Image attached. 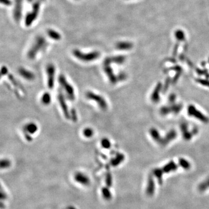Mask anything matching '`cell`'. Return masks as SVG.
<instances>
[{
  "label": "cell",
  "instance_id": "obj_19",
  "mask_svg": "<svg viewBox=\"0 0 209 209\" xmlns=\"http://www.w3.org/2000/svg\"><path fill=\"white\" fill-rule=\"evenodd\" d=\"M124 159V156L123 154H119L116 156V158L112 161V165L114 166H117Z\"/></svg>",
  "mask_w": 209,
  "mask_h": 209
},
{
  "label": "cell",
  "instance_id": "obj_30",
  "mask_svg": "<svg viewBox=\"0 0 209 209\" xmlns=\"http://www.w3.org/2000/svg\"><path fill=\"white\" fill-rule=\"evenodd\" d=\"M1 1L3 4L7 6H10L12 4V2L10 1V0H1Z\"/></svg>",
  "mask_w": 209,
  "mask_h": 209
},
{
  "label": "cell",
  "instance_id": "obj_20",
  "mask_svg": "<svg viewBox=\"0 0 209 209\" xmlns=\"http://www.w3.org/2000/svg\"><path fill=\"white\" fill-rule=\"evenodd\" d=\"M48 34L50 37V38L55 40H59L61 38V36L60 35V34L54 30H49L48 31Z\"/></svg>",
  "mask_w": 209,
  "mask_h": 209
},
{
  "label": "cell",
  "instance_id": "obj_10",
  "mask_svg": "<svg viewBox=\"0 0 209 209\" xmlns=\"http://www.w3.org/2000/svg\"><path fill=\"white\" fill-rule=\"evenodd\" d=\"M39 3H36L34 5V9L33 11L30 13L29 15H27V16H26V26H30L31 23L36 19L37 16L38 15V13L39 11Z\"/></svg>",
  "mask_w": 209,
  "mask_h": 209
},
{
  "label": "cell",
  "instance_id": "obj_14",
  "mask_svg": "<svg viewBox=\"0 0 209 209\" xmlns=\"http://www.w3.org/2000/svg\"><path fill=\"white\" fill-rule=\"evenodd\" d=\"M161 89V83H159L155 88L151 96V99L153 102H158L159 100V92Z\"/></svg>",
  "mask_w": 209,
  "mask_h": 209
},
{
  "label": "cell",
  "instance_id": "obj_25",
  "mask_svg": "<svg viewBox=\"0 0 209 209\" xmlns=\"http://www.w3.org/2000/svg\"><path fill=\"white\" fill-rule=\"evenodd\" d=\"M175 37L176 38L180 41H182L185 39V34L183 31L181 30H178L176 31L175 33Z\"/></svg>",
  "mask_w": 209,
  "mask_h": 209
},
{
  "label": "cell",
  "instance_id": "obj_22",
  "mask_svg": "<svg viewBox=\"0 0 209 209\" xmlns=\"http://www.w3.org/2000/svg\"><path fill=\"white\" fill-rule=\"evenodd\" d=\"M153 173L154 174V176H156V177L157 178V179L158 180V181L160 184L162 183V176H163V171L162 170L159 169H154L153 171Z\"/></svg>",
  "mask_w": 209,
  "mask_h": 209
},
{
  "label": "cell",
  "instance_id": "obj_24",
  "mask_svg": "<svg viewBox=\"0 0 209 209\" xmlns=\"http://www.w3.org/2000/svg\"><path fill=\"white\" fill-rule=\"evenodd\" d=\"M179 163H180V165L184 169H186V170H188L189 169H190V167H191V165L190 163L187 161H186L185 159H180L179 160Z\"/></svg>",
  "mask_w": 209,
  "mask_h": 209
},
{
  "label": "cell",
  "instance_id": "obj_26",
  "mask_svg": "<svg viewBox=\"0 0 209 209\" xmlns=\"http://www.w3.org/2000/svg\"><path fill=\"white\" fill-rule=\"evenodd\" d=\"M101 146L104 148H109L111 147V142L108 138H103L100 141Z\"/></svg>",
  "mask_w": 209,
  "mask_h": 209
},
{
  "label": "cell",
  "instance_id": "obj_15",
  "mask_svg": "<svg viewBox=\"0 0 209 209\" xmlns=\"http://www.w3.org/2000/svg\"><path fill=\"white\" fill-rule=\"evenodd\" d=\"M75 179L77 182L81 183L83 184H87L89 182V180H88V177L86 176H85L84 174H83L82 173H78L76 174Z\"/></svg>",
  "mask_w": 209,
  "mask_h": 209
},
{
  "label": "cell",
  "instance_id": "obj_21",
  "mask_svg": "<svg viewBox=\"0 0 209 209\" xmlns=\"http://www.w3.org/2000/svg\"><path fill=\"white\" fill-rule=\"evenodd\" d=\"M150 134L151 136L152 137V138L154 139V140H155L156 141H157L158 142L161 143V137L158 133V131H157V130L154 129V128H152L150 130Z\"/></svg>",
  "mask_w": 209,
  "mask_h": 209
},
{
  "label": "cell",
  "instance_id": "obj_3",
  "mask_svg": "<svg viewBox=\"0 0 209 209\" xmlns=\"http://www.w3.org/2000/svg\"><path fill=\"white\" fill-rule=\"evenodd\" d=\"M85 97L87 99L95 102L99 108L102 111H106L108 108V104L106 100L102 96L97 94L94 92L89 91L85 93Z\"/></svg>",
  "mask_w": 209,
  "mask_h": 209
},
{
  "label": "cell",
  "instance_id": "obj_29",
  "mask_svg": "<svg viewBox=\"0 0 209 209\" xmlns=\"http://www.w3.org/2000/svg\"><path fill=\"white\" fill-rule=\"evenodd\" d=\"M197 81L201 84V85H203L206 87H209V81L207 80H203V79H198L197 80Z\"/></svg>",
  "mask_w": 209,
  "mask_h": 209
},
{
  "label": "cell",
  "instance_id": "obj_17",
  "mask_svg": "<svg viewBox=\"0 0 209 209\" xmlns=\"http://www.w3.org/2000/svg\"><path fill=\"white\" fill-rule=\"evenodd\" d=\"M177 169V166L175 164L174 162H170L169 163L167 164L163 168V173H170V171H174Z\"/></svg>",
  "mask_w": 209,
  "mask_h": 209
},
{
  "label": "cell",
  "instance_id": "obj_1",
  "mask_svg": "<svg viewBox=\"0 0 209 209\" xmlns=\"http://www.w3.org/2000/svg\"><path fill=\"white\" fill-rule=\"evenodd\" d=\"M73 56L80 61L84 62H90L94 61L100 57V53L98 51L91 52L89 53H85L79 49H74L73 51Z\"/></svg>",
  "mask_w": 209,
  "mask_h": 209
},
{
  "label": "cell",
  "instance_id": "obj_12",
  "mask_svg": "<svg viewBox=\"0 0 209 209\" xmlns=\"http://www.w3.org/2000/svg\"><path fill=\"white\" fill-rule=\"evenodd\" d=\"M155 185L152 176H149L148 181V185L146 187V194L149 196H152L154 193Z\"/></svg>",
  "mask_w": 209,
  "mask_h": 209
},
{
  "label": "cell",
  "instance_id": "obj_27",
  "mask_svg": "<svg viewBox=\"0 0 209 209\" xmlns=\"http://www.w3.org/2000/svg\"><path fill=\"white\" fill-rule=\"evenodd\" d=\"M11 165V162L8 159H3L1 162V167L2 169L7 168Z\"/></svg>",
  "mask_w": 209,
  "mask_h": 209
},
{
  "label": "cell",
  "instance_id": "obj_13",
  "mask_svg": "<svg viewBox=\"0 0 209 209\" xmlns=\"http://www.w3.org/2000/svg\"><path fill=\"white\" fill-rule=\"evenodd\" d=\"M133 46V44L128 41H120L116 44V48L119 50H129Z\"/></svg>",
  "mask_w": 209,
  "mask_h": 209
},
{
  "label": "cell",
  "instance_id": "obj_9",
  "mask_svg": "<svg viewBox=\"0 0 209 209\" xmlns=\"http://www.w3.org/2000/svg\"><path fill=\"white\" fill-rule=\"evenodd\" d=\"M188 112L189 116H193L196 119L200 120L204 123H207L208 119L205 116H204L200 112L197 110L193 105H190L188 109Z\"/></svg>",
  "mask_w": 209,
  "mask_h": 209
},
{
  "label": "cell",
  "instance_id": "obj_5",
  "mask_svg": "<svg viewBox=\"0 0 209 209\" xmlns=\"http://www.w3.org/2000/svg\"><path fill=\"white\" fill-rule=\"evenodd\" d=\"M111 63L108 60V58L105 59L103 62V70L104 72L105 73L107 77H108L109 81L113 84H115L119 80L118 78V76H116L113 72V70L111 66Z\"/></svg>",
  "mask_w": 209,
  "mask_h": 209
},
{
  "label": "cell",
  "instance_id": "obj_18",
  "mask_svg": "<svg viewBox=\"0 0 209 209\" xmlns=\"http://www.w3.org/2000/svg\"><path fill=\"white\" fill-rule=\"evenodd\" d=\"M51 95L49 92H45L42 94L41 98V103L44 105H48L51 102Z\"/></svg>",
  "mask_w": 209,
  "mask_h": 209
},
{
  "label": "cell",
  "instance_id": "obj_11",
  "mask_svg": "<svg viewBox=\"0 0 209 209\" xmlns=\"http://www.w3.org/2000/svg\"><path fill=\"white\" fill-rule=\"evenodd\" d=\"M18 73L22 78L28 81H33L36 78L35 74L32 72L24 68H19L18 70Z\"/></svg>",
  "mask_w": 209,
  "mask_h": 209
},
{
  "label": "cell",
  "instance_id": "obj_4",
  "mask_svg": "<svg viewBox=\"0 0 209 209\" xmlns=\"http://www.w3.org/2000/svg\"><path fill=\"white\" fill-rule=\"evenodd\" d=\"M45 44L46 41L43 37H38L36 39V41L31 48L29 49L27 53V57L30 59H34L40 51L45 46Z\"/></svg>",
  "mask_w": 209,
  "mask_h": 209
},
{
  "label": "cell",
  "instance_id": "obj_2",
  "mask_svg": "<svg viewBox=\"0 0 209 209\" xmlns=\"http://www.w3.org/2000/svg\"><path fill=\"white\" fill-rule=\"evenodd\" d=\"M58 81L62 89L65 91L68 98L71 100L75 99V91L73 87L69 83L67 79L64 74L59 75Z\"/></svg>",
  "mask_w": 209,
  "mask_h": 209
},
{
  "label": "cell",
  "instance_id": "obj_28",
  "mask_svg": "<svg viewBox=\"0 0 209 209\" xmlns=\"http://www.w3.org/2000/svg\"><path fill=\"white\" fill-rule=\"evenodd\" d=\"M102 193L104 196V197L107 199H110L111 197V193L109 191V189L107 188H104L102 190Z\"/></svg>",
  "mask_w": 209,
  "mask_h": 209
},
{
  "label": "cell",
  "instance_id": "obj_16",
  "mask_svg": "<svg viewBox=\"0 0 209 209\" xmlns=\"http://www.w3.org/2000/svg\"><path fill=\"white\" fill-rule=\"evenodd\" d=\"M108 59L111 64L115 63V64H122L124 62L126 57L123 55H119V56H117V57H109V58H108Z\"/></svg>",
  "mask_w": 209,
  "mask_h": 209
},
{
  "label": "cell",
  "instance_id": "obj_31",
  "mask_svg": "<svg viewBox=\"0 0 209 209\" xmlns=\"http://www.w3.org/2000/svg\"><path fill=\"white\" fill-rule=\"evenodd\" d=\"M8 72V70H7V69L6 67H3L2 68V69H1V73L3 75L4 74H7Z\"/></svg>",
  "mask_w": 209,
  "mask_h": 209
},
{
  "label": "cell",
  "instance_id": "obj_6",
  "mask_svg": "<svg viewBox=\"0 0 209 209\" xmlns=\"http://www.w3.org/2000/svg\"><path fill=\"white\" fill-rule=\"evenodd\" d=\"M47 75V86L49 89H52L54 86L55 68L53 64H49L46 67Z\"/></svg>",
  "mask_w": 209,
  "mask_h": 209
},
{
  "label": "cell",
  "instance_id": "obj_23",
  "mask_svg": "<svg viewBox=\"0 0 209 209\" xmlns=\"http://www.w3.org/2000/svg\"><path fill=\"white\" fill-rule=\"evenodd\" d=\"M83 134L86 138H91L94 136V131L90 127H87L83 130Z\"/></svg>",
  "mask_w": 209,
  "mask_h": 209
},
{
  "label": "cell",
  "instance_id": "obj_7",
  "mask_svg": "<svg viewBox=\"0 0 209 209\" xmlns=\"http://www.w3.org/2000/svg\"><path fill=\"white\" fill-rule=\"evenodd\" d=\"M58 99L59 103L60 104V107L61 108V109L65 116V117L66 119H71L70 112H69V110L68 109V106L66 103L65 96L61 91L59 92L58 95Z\"/></svg>",
  "mask_w": 209,
  "mask_h": 209
},
{
  "label": "cell",
  "instance_id": "obj_8",
  "mask_svg": "<svg viewBox=\"0 0 209 209\" xmlns=\"http://www.w3.org/2000/svg\"><path fill=\"white\" fill-rule=\"evenodd\" d=\"M38 130V127L34 123H29L25 125L23 128L25 137L28 141H31L32 139L31 135L35 134Z\"/></svg>",
  "mask_w": 209,
  "mask_h": 209
}]
</instances>
